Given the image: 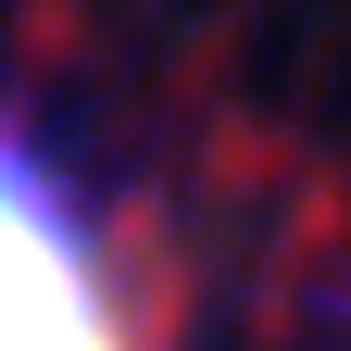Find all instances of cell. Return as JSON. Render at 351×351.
I'll list each match as a JSON object with an SVG mask.
<instances>
[{
  "instance_id": "cell-1",
  "label": "cell",
  "mask_w": 351,
  "mask_h": 351,
  "mask_svg": "<svg viewBox=\"0 0 351 351\" xmlns=\"http://www.w3.org/2000/svg\"><path fill=\"white\" fill-rule=\"evenodd\" d=\"M0 351H125L113 289L88 263L63 189L0 138Z\"/></svg>"
}]
</instances>
